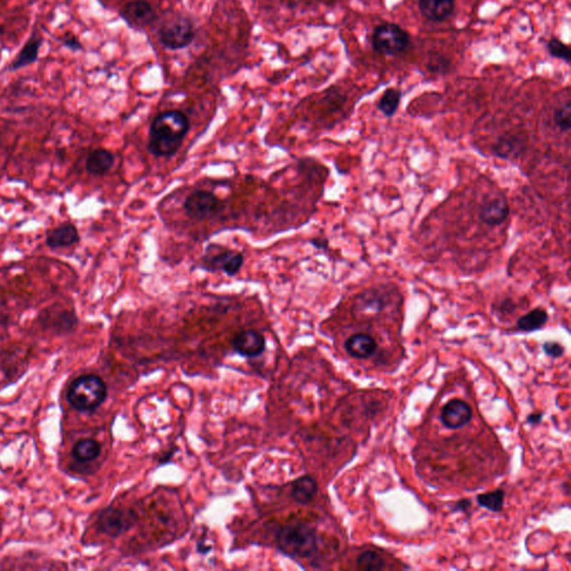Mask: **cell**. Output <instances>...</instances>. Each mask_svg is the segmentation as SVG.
Returning <instances> with one entry per match:
<instances>
[{"label":"cell","instance_id":"obj_1","mask_svg":"<svg viewBox=\"0 0 571 571\" xmlns=\"http://www.w3.org/2000/svg\"><path fill=\"white\" fill-rule=\"evenodd\" d=\"M190 131V121L179 109H169L157 115L151 123L147 150L155 158L174 157Z\"/></svg>","mask_w":571,"mask_h":571},{"label":"cell","instance_id":"obj_2","mask_svg":"<svg viewBox=\"0 0 571 571\" xmlns=\"http://www.w3.org/2000/svg\"><path fill=\"white\" fill-rule=\"evenodd\" d=\"M277 545L292 558H308L317 551V531L306 522L288 523L278 531Z\"/></svg>","mask_w":571,"mask_h":571},{"label":"cell","instance_id":"obj_3","mask_svg":"<svg viewBox=\"0 0 571 571\" xmlns=\"http://www.w3.org/2000/svg\"><path fill=\"white\" fill-rule=\"evenodd\" d=\"M107 387L99 376L83 375L71 383L67 399L79 412H91L101 407L106 399Z\"/></svg>","mask_w":571,"mask_h":571},{"label":"cell","instance_id":"obj_4","mask_svg":"<svg viewBox=\"0 0 571 571\" xmlns=\"http://www.w3.org/2000/svg\"><path fill=\"white\" fill-rule=\"evenodd\" d=\"M409 34L397 24H381L374 29L372 36L374 51L384 56H401L409 49Z\"/></svg>","mask_w":571,"mask_h":571},{"label":"cell","instance_id":"obj_5","mask_svg":"<svg viewBox=\"0 0 571 571\" xmlns=\"http://www.w3.org/2000/svg\"><path fill=\"white\" fill-rule=\"evenodd\" d=\"M244 257L242 252L229 249L221 244H211L207 247L201 269L209 272H222L229 277H234L244 266Z\"/></svg>","mask_w":571,"mask_h":571},{"label":"cell","instance_id":"obj_6","mask_svg":"<svg viewBox=\"0 0 571 571\" xmlns=\"http://www.w3.org/2000/svg\"><path fill=\"white\" fill-rule=\"evenodd\" d=\"M183 209L191 220H211L222 214L224 204L211 191L196 190L187 197Z\"/></svg>","mask_w":571,"mask_h":571},{"label":"cell","instance_id":"obj_7","mask_svg":"<svg viewBox=\"0 0 571 571\" xmlns=\"http://www.w3.org/2000/svg\"><path fill=\"white\" fill-rule=\"evenodd\" d=\"M196 37L192 21L186 17L172 18L163 24L158 31L161 45L170 51H179L191 45Z\"/></svg>","mask_w":571,"mask_h":571},{"label":"cell","instance_id":"obj_8","mask_svg":"<svg viewBox=\"0 0 571 571\" xmlns=\"http://www.w3.org/2000/svg\"><path fill=\"white\" fill-rule=\"evenodd\" d=\"M136 520V513L130 509L109 507L99 513L97 528L106 536L117 538L130 530Z\"/></svg>","mask_w":571,"mask_h":571},{"label":"cell","instance_id":"obj_9","mask_svg":"<svg viewBox=\"0 0 571 571\" xmlns=\"http://www.w3.org/2000/svg\"><path fill=\"white\" fill-rule=\"evenodd\" d=\"M391 302V292L384 287H373L357 294L354 302V312L368 317L384 312Z\"/></svg>","mask_w":571,"mask_h":571},{"label":"cell","instance_id":"obj_10","mask_svg":"<svg viewBox=\"0 0 571 571\" xmlns=\"http://www.w3.org/2000/svg\"><path fill=\"white\" fill-rule=\"evenodd\" d=\"M119 14L127 25L134 29H147L157 19L154 9L147 0H134L127 3Z\"/></svg>","mask_w":571,"mask_h":571},{"label":"cell","instance_id":"obj_11","mask_svg":"<svg viewBox=\"0 0 571 571\" xmlns=\"http://www.w3.org/2000/svg\"><path fill=\"white\" fill-rule=\"evenodd\" d=\"M510 214L508 202L503 197L487 199L477 210L479 220L485 226L498 227L505 224Z\"/></svg>","mask_w":571,"mask_h":571},{"label":"cell","instance_id":"obj_12","mask_svg":"<svg viewBox=\"0 0 571 571\" xmlns=\"http://www.w3.org/2000/svg\"><path fill=\"white\" fill-rule=\"evenodd\" d=\"M41 325L57 332H69L77 324L76 314L74 310L61 306H51L39 315Z\"/></svg>","mask_w":571,"mask_h":571},{"label":"cell","instance_id":"obj_13","mask_svg":"<svg viewBox=\"0 0 571 571\" xmlns=\"http://www.w3.org/2000/svg\"><path fill=\"white\" fill-rule=\"evenodd\" d=\"M232 347L236 353L244 357H257L264 353L266 338L257 330H242L232 339Z\"/></svg>","mask_w":571,"mask_h":571},{"label":"cell","instance_id":"obj_14","mask_svg":"<svg viewBox=\"0 0 571 571\" xmlns=\"http://www.w3.org/2000/svg\"><path fill=\"white\" fill-rule=\"evenodd\" d=\"M472 419V407L461 399H451L441 412V421L449 429H460Z\"/></svg>","mask_w":571,"mask_h":571},{"label":"cell","instance_id":"obj_15","mask_svg":"<svg viewBox=\"0 0 571 571\" xmlns=\"http://www.w3.org/2000/svg\"><path fill=\"white\" fill-rule=\"evenodd\" d=\"M79 229L71 222H64L46 234V246L51 249H63L79 244Z\"/></svg>","mask_w":571,"mask_h":571},{"label":"cell","instance_id":"obj_16","mask_svg":"<svg viewBox=\"0 0 571 571\" xmlns=\"http://www.w3.org/2000/svg\"><path fill=\"white\" fill-rule=\"evenodd\" d=\"M527 137L525 135L520 133H507L499 137L498 141L493 144L492 151L498 158H518L525 151Z\"/></svg>","mask_w":571,"mask_h":571},{"label":"cell","instance_id":"obj_17","mask_svg":"<svg viewBox=\"0 0 571 571\" xmlns=\"http://www.w3.org/2000/svg\"><path fill=\"white\" fill-rule=\"evenodd\" d=\"M419 9L427 21L441 23L455 13V0H419Z\"/></svg>","mask_w":571,"mask_h":571},{"label":"cell","instance_id":"obj_18","mask_svg":"<svg viewBox=\"0 0 571 571\" xmlns=\"http://www.w3.org/2000/svg\"><path fill=\"white\" fill-rule=\"evenodd\" d=\"M377 348V342L373 336L366 333H357L348 337L345 342V349L352 357H371Z\"/></svg>","mask_w":571,"mask_h":571},{"label":"cell","instance_id":"obj_19","mask_svg":"<svg viewBox=\"0 0 571 571\" xmlns=\"http://www.w3.org/2000/svg\"><path fill=\"white\" fill-rule=\"evenodd\" d=\"M115 155L106 149H95L87 155L85 168L91 176H104L112 170Z\"/></svg>","mask_w":571,"mask_h":571},{"label":"cell","instance_id":"obj_20","mask_svg":"<svg viewBox=\"0 0 571 571\" xmlns=\"http://www.w3.org/2000/svg\"><path fill=\"white\" fill-rule=\"evenodd\" d=\"M41 43H43V39H41V36L34 34L21 49V51H19L16 59L11 61L9 71H17V69L29 66L31 64L36 63L37 59H39Z\"/></svg>","mask_w":571,"mask_h":571},{"label":"cell","instance_id":"obj_21","mask_svg":"<svg viewBox=\"0 0 571 571\" xmlns=\"http://www.w3.org/2000/svg\"><path fill=\"white\" fill-rule=\"evenodd\" d=\"M318 485L314 477L309 475L300 477L292 485V497L299 505H308L317 495Z\"/></svg>","mask_w":571,"mask_h":571},{"label":"cell","instance_id":"obj_22","mask_svg":"<svg viewBox=\"0 0 571 571\" xmlns=\"http://www.w3.org/2000/svg\"><path fill=\"white\" fill-rule=\"evenodd\" d=\"M102 447L96 440L84 439L73 447V455L79 462H91L101 455Z\"/></svg>","mask_w":571,"mask_h":571},{"label":"cell","instance_id":"obj_23","mask_svg":"<svg viewBox=\"0 0 571 571\" xmlns=\"http://www.w3.org/2000/svg\"><path fill=\"white\" fill-rule=\"evenodd\" d=\"M548 319V312L546 310L542 309V308H536V309L529 312L526 315H523L517 322V327L521 332L530 333V332L540 329L541 327L546 325Z\"/></svg>","mask_w":571,"mask_h":571},{"label":"cell","instance_id":"obj_24","mask_svg":"<svg viewBox=\"0 0 571 571\" xmlns=\"http://www.w3.org/2000/svg\"><path fill=\"white\" fill-rule=\"evenodd\" d=\"M402 91L397 89H386L377 103V109L383 113L385 116L392 117L395 115L396 111L399 109L401 103Z\"/></svg>","mask_w":571,"mask_h":571},{"label":"cell","instance_id":"obj_25","mask_svg":"<svg viewBox=\"0 0 571 571\" xmlns=\"http://www.w3.org/2000/svg\"><path fill=\"white\" fill-rule=\"evenodd\" d=\"M356 564L361 570H383L386 567L385 559L375 550H367L359 555Z\"/></svg>","mask_w":571,"mask_h":571},{"label":"cell","instance_id":"obj_26","mask_svg":"<svg viewBox=\"0 0 571 571\" xmlns=\"http://www.w3.org/2000/svg\"><path fill=\"white\" fill-rule=\"evenodd\" d=\"M552 119H554V123L557 129H558L561 133H568L569 131H570L571 104L569 99L555 109Z\"/></svg>","mask_w":571,"mask_h":571},{"label":"cell","instance_id":"obj_27","mask_svg":"<svg viewBox=\"0 0 571 571\" xmlns=\"http://www.w3.org/2000/svg\"><path fill=\"white\" fill-rule=\"evenodd\" d=\"M477 502L483 508L489 509L493 512H499L505 502V492L499 489L493 492L482 493L477 495Z\"/></svg>","mask_w":571,"mask_h":571},{"label":"cell","instance_id":"obj_28","mask_svg":"<svg viewBox=\"0 0 571 571\" xmlns=\"http://www.w3.org/2000/svg\"><path fill=\"white\" fill-rule=\"evenodd\" d=\"M547 49H548V53L550 54L551 57H555V59L566 61V64H570V49H569L568 45L562 43L560 39L552 37V39L547 43Z\"/></svg>","mask_w":571,"mask_h":571},{"label":"cell","instance_id":"obj_29","mask_svg":"<svg viewBox=\"0 0 571 571\" xmlns=\"http://www.w3.org/2000/svg\"><path fill=\"white\" fill-rule=\"evenodd\" d=\"M450 65V61H447L445 57L437 56L435 59L430 61L429 67L432 73H439L440 71H447V66Z\"/></svg>","mask_w":571,"mask_h":571},{"label":"cell","instance_id":"obj_30","mask_svg":"<svg viewBox=\"0 0 571 571\" xmlns=\"http://www.w3.org/2000/svg\"><path fill=\"white\" fill-rule=\"evenodd\" d=\"M543 351L546 352L549 356L552 357H560L564 354V348L560 344L555 343V342H547L543 345Z\"/></svg>","mask_w":571,"mask_h":571},{"label":"cell","instance_id":"obj_31","mask_svg":"<svg viewBox=\"0 0 571 571\" xmlns=\"http://www.w3.org/2000/svg\"><path fill=\"white\" fill-rule=\"evenodd\" d=\"M61 45L71 49L73 51H81V44L73 35H64L63 39H61Z\"/></svg>","mask_w":571,"mask_h":571},{"label":"cell","instance_id":"obj_32","mask_svg":"<svg viewBox=\"0 0 571 571\" xmlns=\"http://www.w3.org/2000/svg\"><path fill=\"white\" fill-rule=\"evenodd\" d=\"M515 309H517V306H515V302L511 300L510 298L502 300V302H500V305H499V312H500L502 315H511Z\"/></svg>","mask_w":571,"mask_h":571},{"label":"cell","instance_id":"obj_33","mask_svg":"<svg viewBox=\"0 0 571 571\" xmlns=\"http://www.w3.org/2000/svg\"><path fill=\"white\" fill-rule=\"evenodd\" d=\"M471 507V502L469 500L461 501L457 503V510L465 511Z\"/></svg>","mask_w":571,"mask_h":571},{"label":"cell","instance_id":"obj_34","mask_svg":"<svg viewBox=\"0 0 571 571\" xmlns=\"http://www.w3.org/2000/svg\"><path fill=\"white\" fill-rule=\"evenodd\" d=\"M541 417H542V414H541V413H537V414L535 413V414H532V415H530V417H528V422H529V423H533V424H535V423H539V422L541 421Z\"/></svg>","mask_w":571,"mask_h":571},{"label":"cell","instance_id":"obj_35","mask_svg":"<svg viewBox=\"0 0 571 571\" xmlns=\"http://www.w3.org/2000/svg\"><path fill=\"white\" fill-rule=\"evenodd\" d=\"M314 247L318 248V249H322V248H325L327 247V242H320L319 240H315V242H312Z\"/></svg>","mask_w":571,"mask_h":571}]
</instances>
